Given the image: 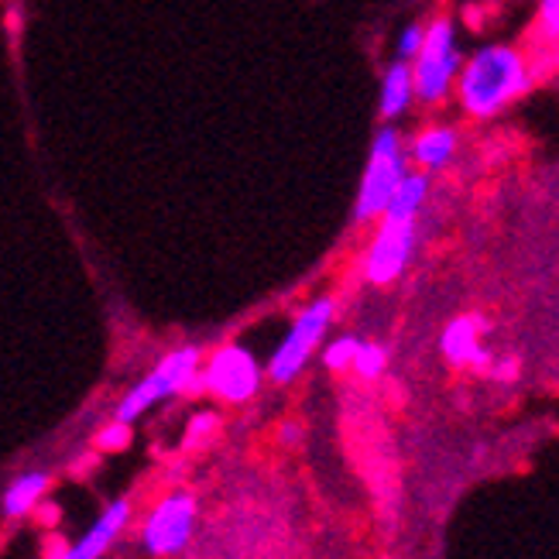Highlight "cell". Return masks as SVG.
<instances>
[{
  "mask_svg": "<svg viewBox=\"0 0 559 559\" xmlns=\"http://www.w3.org/2000/svg\"><path fill=\"white\" fill-rule=\"evenodd\" d=\"M532 86L528 62L512 45H488L456 72L460 107L471 117H498Z\"/></svg>",
  "mask_w": 559,
  "mask_h": 559,
  "instance_id": "6da1fadb",
  "label": "cell"
},
{
  "mask_svg": "<svg viewBox=\"0 0 559 559\" xmlns=\"http://www.w3.org/2000/svg\"><path fill=\"white\" fill-rule=\"evenodd\" d=\"M460 66H464V52H460L453 21L436 17L426 28V35H423L419 56L408 62V69H412V93H416L423 104L447 100L453 83H456Z\"/></svg>",
  "mask_w": 559,
  "mask_h": 559,
  "instance_id": "7a4b0ae2",
  "label": "cell"
},
{
  "mask_svg": "<svg viewBox=\"0 0 559 559\" xmlns=\"http://www.w3.org/2000/svg\"><path fill=\"white\" fill-rule=\"evenodd\" d=\"M405 152L395 128H381L374 144H371V158L368 168H364V179L357 189V203H354V221L368 224L378 221V216L392 203L399 182L405 179Z\"/></svg>",
  "mask_w": 559,
  "mask_h": 559,
  "instance_id": "3957f363",
  "label": "cell"
},
{
  "mask_svg": "<svg viewBox=\"0 0 559 559\" xmlns=\"http://www.w3.org/2000/svg\"><path fill=\"white\" fill-rule=\"evenodd\" d=\"M197 371H200V350L197 347H179L173 354H165L155 364V371L144 381H138L131 392L120 399L117 423H134L141 412H148L152 405L189 392V388L197 384Z\"/></svg>",
  "mask_w": 559,
  "mask_h": 559,
  "instance_id": "277c9868",
  "label": "cell"
},
{
  "mask_svg": "<svg viewBox=\"0 0 559 559\" xmlns=\"http://www.w3.org/2000/svg\"><path fill=\"white\" fill-rule=\"evenodd\" d=\"M333 309H336V302L330 296H323V299L309 302L299 312V320L292 323L288 336L278 344V350L272 354V364H269L272 381L285 384V381H292V378H296L306 368L309 354L316 350V344L323 340V333H326V326L333 320Z\"/></svg>",
  "mask_w": 559,
  "mask_h": 559,
  "instance_id": "5b68a950",
  "label": "cell"
},
{
  "mask_svg": "<svg viewBox=\"0 0 559 559\" xmlns=\"http://www.w3.org/2000/svg\"><path fill=\"white\" fill-rule=\"evenodd\" d=\"M416 216L399 206H388L381 213V230L368 251V278L374 285H392L412 258V245H416Z\"/></svg>",
  "mask_w": 559,
  "mask_h": 559,
  "instance_id": "8992f818",
  "label": "cell"
},
{
  "mask_svg": "<svg viewBox=\"0 0 559 559\" xmlns=\"http://www.w3.org/2000/svg\"><path fill=\"white\" fill-rule=\"evenodd\" d=\"M192 525H197V498L186 491L168 495L141 532L144 549L152 556H176L189 546Z\"/></svg>",
  "mask_w": 559,
  "mask_h": 559,
  "instance_id": "52a82bcc",
  "label": "cell"
},
{
  "mask_svg": "<svg viewBox=\"0 0 559 559\" xmlns=\"http://www.w3.org/2000/svg\"><path fill=\"white\" fill-rule=\"evenodd\" d=\"M203 384L224 402H248L261 384V368L251 350H245L240 344H227L210 357Z\"/></svg>",
  "mask_w": 559,
  "mask_h": 559,
  "instance_id": "ba28073f",
  "label": "cell"
},
{
  "mask_svg": "<svg viewBox=\"0 0 559 559\" xmlns=\"http://www.w3.org/2000/svg\"><path fill=\"white\" fill-rule=\"evenodd\" d=\"M128 519H131V501L128 498L114 501L107 512L96 519V525L62 559H100L114 546V539L120 536V532H124Z\"/></svg>",
  "mask_w": 559,
  "mask_h": 559,
  "instance_id": "9c48e42d",
  "label": "cell"
},
{
  "mask_svg": "<svg viewBox=\"0 0 559 559\" xmlns=\"http://www.w3.org/2000/svg\"><path fill=\"white\" fill-rule=\"evenodd\" d=\"M480 330H484L480 316H456V320L443 330L440 347H443V357L453 364V368H471L474 357L484 350Z\"/></svg>",
  "mask_w": 559,
  "mask_h": 559,
  "instance_id": "30bf717a",
  "label": "cell"
},
{
  "mask_svg": "<svg viewBox=\"0 0 559 559\" xmlns=\"http://www.w3.org/2000/svg\"><path fill=\"white\" fill-rule=\"evenodd\" d=\"M412 69L408 62H392L384 69L381 76V117L384 120H395L408 110L412 104Z\"/></svg>",
  "mask_w": 559,
  "mask_h": 559,
  "instance_id": "8fae6325",
  "label": "cell"
},
{
  "mask_svg": "<svg viewBox=\"0 0 559 559\" xmlns=\"http://www.w3.org/2000/svg\"><path fill=\"white\" fill-rule=\"evenodd\" d=\"M456 152V131L453 128H429L426 134L416 138V144H412V158H416L426 173H436V168L450 165Z\"/></svg>",
  "mask_w": 559,
  "mask_h": 559,
  "instance_id": "7c38bea8",
  "label": "cell"
},
{
  "mask_svg": "<svg viewBox=\"0 0 559 559\" xmlns=\"http://www.w3.org/2000/svg\"><path fill=\"white\" fill-rule=\"evenodd\" d=\"M45 491H48V474H21L4 491V515L8 519L35 515V508L41 504Z\"/></svg>",
  "mask_w": 559,
  "mask_h": 559,
  "instance_id": "4fadbf2b",
  "label": "cell"
},
{
  "mask_svg": "<svg viewBox=\"0 0 559 559\" xmlns=\"http://www.w3.org/2000/svg\"><path fill=\"white\" fill-rule=\"evenodd\" d=\"M388 364V350L381 344H360L357 354H354V364L350 368L360 374V378H378Z\"/></svg>",
  "mask_w": 559,
  "mask_h": 559,
  "instance_id": "5bb4252c",
  "label": "cell"
},
{
  "mask_svg": "<svg viewBox=\"0 0 559 559\" xmlns=\"http://www.w3.org/2000/svg\"><path fill=\"white\" fill-rule=\"evenodd\" d=\"M357 347H360V340H354V336H340L336 344H330V347H326L323 364H326L330 371H347L350 364H354Z\"/></svg>",
  "mask_w": 559,
  "mask_h": 559,
  "instance_id": "9a60e30c",
  "label": "cell"
},
{
  "mask_svg": "<svg viewBox=\"0 0 559 559\" xmlns=\"http://www.w3.org/2000/svg\"><path fill=\"white\" fill-rule=\"evenodd\" d=\"M423 35H426V28L423 24H405L402 28V35L395 38V62H412L419 56V48H423Z\"/></svg>",
  "mask_w": 559,
  "mask_h": 559,
  "instance_id": "2e32d148",
  "label": "cell"
},
{
  "mask_svg": "<svg viewBox=\"0 0 559 559\" xmlns=\"http://www.w3.org/2000/svg\"><path fill=\"white\" fill-rule=\"evenodd\" d=\"M128 440H131V426L128 423H114V426H107L100 432V447L104 450H124Z\"/></svg>",
  "mask_w": 559,
  "mask_h": 559,
  "instance_id": "e0dca14e",
  "label": "cell"
},
{
  "mask_svg": "<svg viewBox=\"0 0 559 559\" xmlns=\"http://www.w3.org/2000/svg\"><path fill=\"white\" fill-rule=\"evenodd\" d=\"M539 28L549 41H556L559 35V0H543V8H539Z\"/></svg>",
  "mask_w": 559,
  "mask_h": 559,
  "instance_id": "ac0fdd59",
  "label": "cell"
},
{
  "mask_svg": "<svg viewBox=\"0 0 559 559\" xmlns=\"http://www.w3.org/2000/svg\"><path fill=\"white\" fill-rule=\"evenodd\" d=\"M213 426H216V416H213V412H200V416L189 423V443L203 440V436H206V432H210Z\"/></svg>",
  "mask_w": 559,
  "mask_h": 559,
  "instance_id": "d6986e66",
  "label": "cell"
},
{
  "mask_svg": "<svg viewBox=\"0 0 559 559\" xmlns=\"http://www.w3.org/2000/svg\"><path fill=\"white\" fill-rule=\"evenodd\" d=\"M498 381H515L519 378V360L515 357H504V360H491V368H488Z\"/></svg>",
  "mask_w": 559,
  "mask_h": 559,
  "instance_id": "ffe728a7",
  "label": "cell"
},
{
  "mask_svg": "<svg viewBox=\"0 0 559 559\" xmlns=\"http://www.w3.org/2000/svg\"><path fill=\"white\" fill-rule=\"evenodd\" d=\"M278 440H282L285 447H299V443H302V426H299V423H285V426L278 429Z\"/></svg>",
  "mask_w": 559,
  "mask_h": 559,
  "instance_id": "44dd1931",
  "label": "cell"
}]
</instances>
